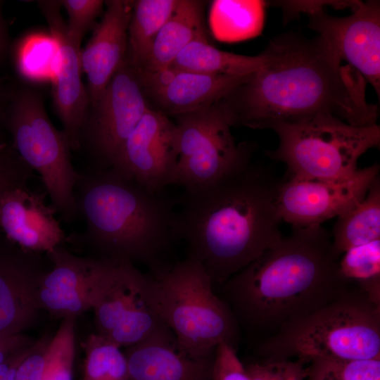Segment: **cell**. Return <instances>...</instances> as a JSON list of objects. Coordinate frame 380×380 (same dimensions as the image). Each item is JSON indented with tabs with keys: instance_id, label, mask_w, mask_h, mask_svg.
<instances>
[{
	"instance_id": "ffe728a7",
	"label": "cell",
	"mask_w": 380,
	"mask_h": 380,
	"mask_svg": "<svg viewBox=\"0 0 380 380\" xmlns=\"http://www.w3.org/2000/svg\"><path fill=\"white\" fill-rule=\"evenodd\" d=\"M106 11L80 51L82 72L88 80V95L93 107L111 77L127 60L128 26L133 1H105Z\"/></svg>"
},
{
	"instance_id": "ba28073f",
	"label": "cell",
	"mask_w": 380,
	"mask_h": 380,
	"mask_svg": "<svg viewBox=\"0 0 380 380\" xmlns=\"http://www.w3.org/2000/svg\"><path fill=\"white\" fill-rule=\"evenodd\" d=\"M5 123L11 145L39 173L56 213L67 223L75 221L80 215L74 191L80 174L72 164L67 137L51 123L39 95L30 89L15 92Z\"/></svg>"
},
{
	"instance_id": "f35d334b",
	"label": "cell",
	"mask_w": 380,
	"mask_h": 380,
	"mask_svg": "<svg viewBox=\"0 0 380 380\" xmlns=\"http://www.w3.org/2000/svg\"><path fill=\"white\" fill-rule=\"evenodd\" d=\"M7 46V32L1 13V2L0 1V60L4 56Z\"/></svg>"
},
{
	"instance_id": "4dcf8cb0",
	"label": "cell",
	"mask_w": 380,
	"mask_h": 380,
	"mask_svg": "<svg viewBox=\"0 0 380 380\" xmlns=\"http://www.w3.org/2000/svg\"><path fill=\"white\" fill-rule=\"evenodd\" d=\"M341 276L359 282L380 277V239L350 248L339 258Z\"/></svg>"
},
{
	"instance_id": "cb8c5ba5",
	"label": "cell",
	"mask_w": 380,
	"mask_h": 380,
	"mask_svg": "<svg viewBox=\"0 0 380 380\" xmlns=\"http://www.w3.org/2000/svg\"><path fill=\"white\" fill-rule=\"evenodd\" d=\"M331 234L332 250L338 258L350 248L380 239L379 176L361 202L337 217Z\"/></svg>"
},
{
	"instance_id": "d6986e66",
	"label": "cell",
	"mask_w": 380,
	"mask_h": 380,
	"mask_svg": "<svg viewBox=\"0 0 380 380\" xmlns=\"http://www.w3.org/2000/svg\"><path fill=\"white\" fill-rule=\"evenodd\" d=\"M43 194L27 186L13 188L0 194V229L21 248L46 254L62 246L65 233Z\"/></svg>"
},
{
	"instance_id": "60d3db41",
	"label": "cell",
	"mask_w": 380,
	"mask_h": 380,
	"mask_svg": "<svg viewBox=\"0 0 380 380\" xmlns=\"http://www.w3.org/2000/svg\"><path fill=\"white\" fill-rule=\"evenodd\" d=\"M13 353L7 350H0V363L2 362L8 356Z\"/></svg>"
},
{
	"instance_id": "52a82bcc",
	"label": "cell",
	"mask_w": 380,
	"mask_h": 380,
	"mask_svg": "<svg viewBox=\"0 0 380 380\" xmlns=\"http://www.w3.org/2000/svg\"><path fill=\"white\" fill-rule=\"evenodd\" d=\"M269 129L277 134L279 145L267 154L286 165L288 176L312 179L347 176L357 169L362 154L380 144L379 125L355 127L331 115L278 123Z\"/></svg>"
},
{
	"instance_id": "836d02e7",
	"label": "cell",
	"mask_w": 380,
	"mask_h": 380,
	"mask_svg": "<svg viewBox=\"0 0 380 380\" xmlns=\"http://www.w3.org/2000/svg\"><path fill=\"white\" fill-rule=\"evenodd\" d=\"M213 374L214 380H250L236 349L224 343L215 349Z\"/></svg>"
},
{
	"instance_id": "8fae6325",
	"label": "cell",
	"mask_w": 380,
	"mask_h": 380,
	"mask_svg": "<svg viewBox=\"0 0 380 380\" xmlns=\"http://www.w3.org/2000/svg\"><path fill=\"white\" fill-rule=\"evenodd\" d=\"M82 132L94 158L89 170L113 167L127 137L149 108L138 72L126 60L92 107Z\"/></svg>"
},
{
	"instance_id": "d6a6232c",
	"label": "cell",
	"mask_w": 380,
	"mask_h": 380,
	"mask_svg": "<svg viewBox=\"0 0 380 380\" xmlns=\"http://www.w3.org/2000/svg\"><path fill=\"white\" fill-rule=\"evenodd\" d=\"M33 172L11 144L0 141V194L13 188L27 186Z\"/></svg>"
},
{
	"instance_id": "4fadbf2b",
	"label": "cell",
	"mask_w": 380,
	"mask_h": 380,
	"mask_svg": "<svg viewBox=\"0 0 380 380\" xmlns=\"http://www.w3.org/2000/svg\"><path fill=\"white\" fill-rule=\"evenodd\" d=\"M178 159L175 123L150 108L124 143L113 167L146 189L172 184Z\"/></svg>"
},
{
	"instance_id": "8992f818",
	"label": "cell",
	"mask_w": 380,
	"mask_h": 380,
	"mask_svg": "<svg viewBox=\"0 0 380 380\" xmlns=\"http://www.w3.org/2000/svg\"><path fill=\"white\" fill-rule=\"evenodd\" d=\"M149 297L182 353L206 359L222 343L236 349L241 329L236 318L196 259L186 255L149 277Z\"/></svg>"
},
{
	"instance_id": "7c38bea8",
	"label": "cell",
	"mask_w": 380,
	"mask_h": 380,
	"mask_svg": "<svg viewBox=\"0 0 380 380\" xmlns=\"http://www.w3.org/2000/svg\"><path fill=\"white\" fill-rule=\"evenodd\" d=\"M379 170V164L375 163L334 179L289 176L278 186L277 205L280 217L293 227L321 225L361 202Z\"/></svg>"
},
{
	"instance_id": "5b68a950",
	"label": "cell",
	"mask_w": 380,
	"mask_h": 380,
	"mask_svg": "<svg viewBox=\"0 0 380 380\" xmlns=\"http://www.w3.org/2000/svg\"><path fill=\"white\" fill-rule=\"evenodd\" d=\"M255 353L268 362L380 358V305L355 282L333 301L260 339Z\"/></svg>"
},
{
	"instance_id": "2e32d148",
	"label": "cell",
	"mask_w": 380,
	"mask_h": 380,
	"mask_svg": "<svg viewBox=\"0 0 380 380\" xmlns=\"http://www.w3.org/2000/svg\"><path fill=\"white\" fill-rule=\"evenodd\" d=\"M49 267L40 253L0 236V334H21L31 325L39 310V284Z\"/></svg>"
},
{
	"instance_id": "74e56055",
	"label": "cell",
	"mask_w": 380,
	"mask_h": 380,
	"mask_svg": "<svg viewBox=\"0 0 380 380\" xmlns=\"http://www.w3.org/2000/svg\"><path fill=\"white\" fill-rule=\"evenodd\" d=\"M305 360L303 359H298L295 362L288 360L281 380H304L308 373V368L304 367Z\"/></svg>"
},
{
	"instance_id": "4316f807",
	"label": "cell",
	"mask_w": 380,
	"mask_h": 380,
	"mask_svg": "<svg viewBox=\"0 0 380 380\" xmlns=\"http://www.w3.org/2000/svg\"><path fill=\"white\" fill-rule=\"evenodd\" d=\"M58 61V45L50 33L30 34L21 40L16 49L17 70L31 82H52Z\"/></svg>"
},
{
	"instance_id": "1f68e13d",
	"label": "cell",
	"mask_w": 380,
	"mask_h": 380,
	"mask_svg": "<svg viewBox=\"0 0 380 380\" xmlns=\"http://www.w3.org/2000/svg\"><path fill=\"white\" fill-rule=\"evenodd\" d=\"M61 7L67 12V28L70 37L81 43L84 34L96 25V20L103 10L102 0H63Z\"/></svg>"
},
{
	"instance_id": "3957f363",
	"label": "cell",
	"mask_w": 380,
	"mask_h": 380,
	"mask_svg": "<svg viewBox=\"0 0 380 380\" xmlns=\"http://www.w3.org/2000/svg\"><path fill=\"white\" fill-rule=\"evenodd\" d=\"M279 184L270 172L251 163L213 184L184 190L177 212L178 238L215 289L283 237Z\"/></svg>"
},
{
	"instance_id": "5bb4252c",
	"label": "cell",
	"mask_w": 380,
	"mask_h": 380,
	"mask_svg": "<svg viewBox=\"0 0 380 380\" xmlns=\"http://www.w3.org/2000/svg\"><path fill=\"white\" fill-rule=\"evenodd\" d=\"M308 27L322 37L340 59L358 71L380 94V4L360 1L346 17L324 9L309 14Z\"/></svg>"
},
{
	"instance_id": "484cf974",
	"label": "cell",
	"mask_w": 380,
	"mask_h": 380,
	"mask_svg": "<svg viewBox=\"0 0 380 380\" xmlns=\"http://www.w3.org/2000/svg\"><path fill=\"white\" fill-rule=\"evenodd\" d=\"M263 1H214L210 23L215 37L224 42H237L260 34L265 23Z\"/></svg>"
},
{
	"instance_id": "b9f144b4",
	"label": "cell",
	"mask_w": 380,
	"mask_h": 380,
	"mask_svg": "<svg viewBox=\"0 0 380 380\" xmlns=\"http://www.w3.org/2000/svg\"><path fill=\"white\" fill-rule=\"evenodd\" d=\"M2 99V91H1V82H0V104Z\"/></svg>"
},
{
	"instance_id": "7a4b0ae2",
	"label": "cell",
	"mask_w": 380,
	"mask_h": 380,
	"mask_svg": "<svg viewBox=\"0 0 380 380\" xmlns=\"http://www.w3.org/2000/svg\"><path fill=\"white\" fill-rule=\"evenodd\" d=\"M331 234L322 225L293 227L220 288L241 329L270 336L333 301L354 282L339 272ZM261 338V339H262Z\"/></svg>"
},
{
	"instance_id": "ab89813d",
	"label": "cell",
	"mask_w": 380,
	"mask_h": 380,
	"mask_svg": "<svg viewBox=\"0 0 380 380\" xmlns=\"http://www.w3.org/2000/svg\"><path fill=\"white\" fill-rule=\"evenodd\" d=\"M11 355L0 363V380H4L8 373L11 361Z\"/></svg>"
},
{
	"instance_id": "9c48e42d",
	"label": "cell",
	"mask_w": 380,
	"mask_h": 380,
	"mask_svg": "<svg viewBox=\"0 0 380 380\" xmlns=\"http://www.w3.org/2000/svg\"><path fill=\"white\" fill-rule=\"evenodd\" d=\"M97 334L120 347L166 329L149 297V277L129 261L101 259L91 296Z\"/></svg>"
},
{
	"instance_id": "277c9868",
	"label": "cell",
	"mask_w": 380,
	"mask_h": 380,
	"mask_svg": "<svg viewBox=\"0 0 380 380\" xmlns=\"http://www.w3.org/2000/svg\"><path fill=\"white\" fill-rule=\"evenodd\" d=\"M75 199L85 222L74 241L93 251L96 259L124 260L157 273L162 257L179 239L174 202L113 168L80 172Z\"/></svg>"
},
{
	"instance_id": "8d00e7d4",
	"label": "cell",
	"mask_w": 380,
	"mask_h": 380,
	"mask_svg": "<svg viewBox=\"0 0 380 380\" xmlns=\"http://www.w3.org/2000/svg\"><path fill=\"white\" fill-rule=\"evenodd\" d=\"M33 343L34 342L31 339L22 334L14 335L0 334V350L14 353Z\"/></svg>"
},
{
	"instance_id": "d4e9b609",
	"label": "cell",
	"mask_w": 380,
	"mask_h": 380,
	"mask_svg": "<svg viewBox=\"0 0 380 380\" xmlns=\"http://www.w3.org/2000/svg\"><path fill=\"white\" fill-rule=\"evenodd\" d=\"M177 0H137L128 26L127 62L138 72L146 65L155 39Z\"/></svg>"
},
{
	"instance_id": "ac0fdd59",
	"label": "cell",
	"mask_w": 380,
	"mask_h": 380,
	"mask_svg": "<svg viewBox=\"0 0 380 380\" xmlns=\"http://www.w3.org/2000/svg\"><path fill=\"white\" fill-rule=\"evenodd\" d=\"M46 255L51 266L39 284V308L53 317L75 319L91 309L100 260L77 256L62 246Z\"/></svg>"
},
{
	"instance_id": "e0dca14e",
	"label": "cell",
	"mask_w": 380,
	"mask_h": 380,
	"mask_svg": "<svg viewBox=\"0 0 380 380\" xmlns=\"http://www.w3.org/2000/svg\"><path fill=\"white\" fill-rule=\"evenodd\" d=\"M138 73L146 96L152 99L158 110L167 116L213 106L250 75L203 74L170 68L156 72Z\"/></svg>"
},
{
	"instance_id": "44dd1931",
	"label": "cell",
	"mask_w": 380,
	"mask_h": 380,
	"mask_svg": "<svg viewBox=\"0 0 380 380\" xmlns=\"http://www.w3.org/2000/svg\"><path fill=\"white\" fill-rule=\"evenodd\" d=\"M129 380H214L213 357L194 359L166 329L125 350Z\"/></svg>"
},
{
	"instance_id": "e575fe53",
	"label": "cell",
	"mask_w": 380,
	"mask_h": 380,
	"mask_svg": "<svg viewBox=\"0 0 380 380\" xmlns=\"http://www.w3.org/2000/svg\"><path fill=\"white\" fill-rule=\"evenodd\" d=\"M49 339L42 338L34 343V350L20 363L15 380H42L44 369V353Z\"/></svg>"
},
{
	"instance_id": "30bf717a",
	"label": "cell",
	"mask_w": 380,
	"mask_h": 380,
	"mask_svg": "<svg viewBox=\"0 0 380 380\" xmlns=\"http://www.w3.org/2000/svg\"><path fill=\"white\" fill-rule=\"evenodd\" d=\"M175 117L178 159L172 184L184 190L209 185L251 163L253 144L236 143L217 104Z\"/></svg>"
},
{
	"instance_id": "f546056e",
	"label": "cell",
	"mask_w": 380,
	"mask_h": 380,
	"mask_svg": "<svg viewBox=\"0 0 380 380\" xmlns=\"http://www.w3.org/2000/svg\"><path fill=\"white\" fill-rule=\"evenodd\" d=\"M75 318L63 319L44 353L42 380H51L62 373H71L75 349Z\"/></svg>"
},
{
	"instance_id": "d590c367",
	"label": "cell",
	"mask_w": 380,
	"mask_h": 380,
	"mask_svg": "<svg viewBox=\"0 0 380 380\" xmlns=\"http://www.w3.org/2000/svg\"><path fill=\"white\" fill-rule=\"evenodd\" d=\"M287 361H260L243 365L250 380H281Z\"/></svg>"
},
{
	"instance_id": "6da1fadb",
	"label": "cell",
	"mask_w": 380,
	"mask_h": 380,
	"mask_svg": "<svg viewBox=\"0 0 380 380\" xmlns=\"http://www.w3.org/2000/svg\"><path fill=\"white\" fill-rule=\"evenodd\" d=\"M264 52L265 65L216 103L232 127L265 129L319 115L355 127L377 124L365 79L320 35L284 34Z\"/></svg>"
},
{
	"instance_id": "83f0119b",
	"label": "cell",
	"mask_w": 380,
	"mask_h": 380,
	"mask_svg": "<svg viewBox=\"0 0 380 380\" xmlns=\"http://www.w3.org/2000/svg\"><path fill=\"white\" fill-rule=\"evenodd\" d=\"M84 380H129L127 362L119 346L96 334L82 343Z\"/></svg>"
},
{
	"instance_id": "f1b7e54d",
	"label": "cell",
	"mask_w": 380,
	"mask_h": 380,
	"mask_svg": "<svg viewBox=\"0 0 380 380\" xmlns=\"http://www.w3.org/2000/svg\"><path fill=\"white\" fill-rule=\"evenodd\" d=\"M305 380H380V358L343 360L316 357L310 359Z\"/></svg>"
},
{
	"instance_id": "7402d4cb",
	"label": "cell",
	"mask_w": 380,
	"mask_h": 380,
	"mask_svg": "<svg viewBox=\"0 0 380 380\" xmlns=\"http://www.w3.org/2000/svg\"><path fill=\"white\" fill-rule=\"evenodd\" d=\"M205 4V1L199 0H177L155 39L146 65L139 72L164 70L192 42L209 41L204 17Z\"/></svg>"
},
{
	"instance_id": "603a6c76",
	"label": "cell",
	"mask_w": 380,
	"mask_h": 380,
	"mask_svg": "<svg viewBox=\"0 0 380 380\" xmlns=\"http://www.w3.org/2000/svg\"><path fill=\"white\" fill-rule=\"evenodd\" d=\"M263 51L257 56H246L224 51L209 41L196 40L185 47L170 65V68L203 74L248 75L265 63Z\"/></svg>"
},
{
	"instance_id": "9a60e30c",
	"label": "cell",
	"mask_w": 380,
	"mask_h": 380,
	"mask_svg": "<svg viewBox=\"0 0 380 380\" xmlns=\"http://www.w3.org/2000/svg\"><path fill=\"white\" fill-rule=\"evenodd\" d=\"M58 45V61L52 81L53 99L72 150H78L82 132L88 119L90 105L82 80L80 43L68 33L61 13L60 1H37Z\"/></svg>"
}]
</instances>
